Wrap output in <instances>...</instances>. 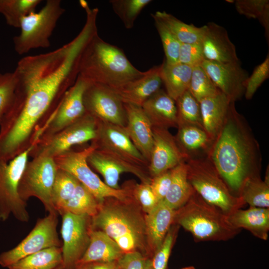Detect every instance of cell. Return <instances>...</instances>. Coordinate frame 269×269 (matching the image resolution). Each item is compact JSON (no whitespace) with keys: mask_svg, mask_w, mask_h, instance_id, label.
Returning <instances> with one entry per match:
<instances>
[{"mask_svg":"<svg viewBox=\"0 0 269 269\" xmlns=\"http://www.w3.org/2000/svg\"><path fill=\"white\" fill-rule=\"evenodd\" d=\"M83 48L72 40L17 62L14 99L0 125V160L8 162L37 141L77 78Z\"/></svg>","mask_w":269,"mask_h":269,"instance_id":"1","label":"cell"},{"mask_svg":"<svg viewBox=\"0 0 269 269\" xmlns=\"http://www.w3.org/2000/svg\"><path fill=\"white\" fill-rule=\"evenodd\" d=\"M207 152V158L236 196L247 178L260 175L259 145L235 102L231 103L225 123Z\"/></svg>","mask_w":269,"mask_h":269,"instance_id":"2","label":"cell"},{"mask_svg":"<svg viewBox=\"0 0 269 269\" xmlns=\"http://www.w3.org/2000/svg\"><path fill=\"white\" fill-rule=\"evenodd\" d=\"M143 213L132 197L126 201L107 198L91 217L92 228L104 232L124 253L139 252L148 258L150 255Z\"/></svg>","mask_w":269,"mask_h":269,"instance_id":"3","label":"cell"},{"mask_svg":"<svg viewBox=\"0 0 269 269\" xmlns=\"http://www.w3.org/2000/svg\"><path fill=\"white\" fill-rule=\"evenodd\" d=\"M143 73L129 61L122 49L95 34L83 50L79 74L89 83L118 88Z\"/></svg>","mask_w":269,"mask_h":269,"instance_id":"4","label":"cell"},{"mask_svg":"<svg viewBox=\"0 0 269 269\" xmlns=\"http://www.w3.org/2000/svg\"><path fill=\"white\" fill-rule=\"evenodd\" d=\"M174 224L190 233L196 242L226 241L242 230L232 226L227 215L196 192L183 206L175 210Z\"/></svg>","mask_w":269,"mask_h":269,"instance_id":"5","label":"cell"},{"mask_svg":"<svg viewBox=\"0 0 269 269\" xmlns=\"http://www.w3.org/2000/svg\"><path fill=\"white\" fill-rule=\"evenodd\" d=\"M185 162L189 182L205 201L219 208L226 215L246 204L240 197L232 193L208 158L189 157Z\"/></svg>","mask_w":269,"mask_h":269,"instance_id":"6","label":"cell"},{"mask_svg":"<svg viewBox=\"0 0 269 269\" xmlns=\"http://www.w3.org/2000/svg\"><path fill=\"white\" fill-rule=\"evenodd\" d=\"M65 11L60 0H47L39 11L24 16L20 22V33L13 38L15 52L23 55L33 49L49 47L50 38Z\"/></svg>","mask_w":269,"mask_h":269,"instance_id":"7","label":"cell"},{"mask_svg":"<svg viewBox=\"0 0 269 269\" xmlns=\"http://www.w3.org/2000/svg\"><path fill=\"white\" fill-rule=\"evenodd\" d=\"M96 147L90 145L80 150L72 148L54 157L57 168L66 171L75 177L87 188L101 203L106 198H115L126 201L131 198V194L125 185L123 188L114 189L106 185L94 172L88 165L87 158Z\"/></svg>","mask_w":269,"mask_h":269,"instance_id":"8","label":"cell"},{"mask_svg":"<svg viewBox=\"0 0 269 269\" xmlns=\"http://www.w3.org/2000/svg\"><path fill=\"white\" fill-rule=\"evenodd\" d=\"M31 147L7 162L0 159V221H5L10 215L23 222L29 219L26 202L20 198L18 187Z\"/></svg>","mask_w":269,"mask_h":269,"instance_id":"9","label":"cell"},{"mask_svg":"<svg viewBox=\"0 0 269 269\" xmlns=\"http://www.w3.org/2000/svg\"><path fill=\"white\" fill-rule=\"evenodd\" d=\"M57 170L53 158L50 157L39 155L28 161L18 185L20 198L26 202L30 197H36L48 213L57 212L52 204V194Z\"/></svg>","mask_w":269,"mask_h":269,"instance_id":"10","label":"cell"},{"mask_svg":"<svg viewBox=\"0 0 269 269\" xmlns=\"http://www.w3.org/2000/svg\"><path fill=\"white\" fill-rule=\"evenodd\" d=\"M97 120L86 113L77 121L50 137L37 140L31 147L29 157L44 155L52 158L73 146L93 140L96 135Z\"/></svg>","mask_w":269,"mask_h":269,"instance_id":"11","label":"cell"},{"mask_svg":"<svg viewBox=\"0 0 269 269\" xmlns=\"http://www.w3.org/2000/svg\"><path fill=\"white\" fill-rule=\"evenodd\" d=\"M91 143L115 158L148 169V162L131 141L125 127L97 120L96 137Z\"/></svg>","mask_w":269,"mask_h":269,"instance_id":"12","label":"cell"},{"mask_svg":"<svg viewBox=\"0 0 269 269\" xmlns=\"http://www.w3.org/2000/svg\"><path fill=\"white\" fill-rule=\"evenodd\" d=\"M58 213H48L39 219L28 235L15 247L0 255V265L7 268L22 258L43 249L61 247L57 226Z\"/></svg>","mask_w":269,"mask_h":269,"instance_id":"13","label":"cell"},{"mask_svg":"<svg viewBox=\"0 0 269 269\" xmlns=\"http://www.w3.org/2000/svg\"><path fill=\"white\" fill-rule=\"evenodd\" d=\"M61 215L62 265L65 269H71L76 267L89 246L92 229L91 217L66 212Z\"/></svg>","mask_w":269,"mask_h":269,"instance_id":"14","label":"cell"},{"mask_svg":"<svg viewBox=\"0 0 269 269\" xmlns=\"http://www.w3.org/2000/svg\"><path fill=\"white\" fill-rule=\"evenodd\" d=\"M83 102L86 112L97 120L126 127L124 103L111 88L89 83L84 94Z\"/></svg>","mask_w":269,"mask_h":269,"instance_id":"15","label":"cell"},{"mask_svg":"<svg viewBox=\"0 0 269 269\" xmlns=\"http://www.w3.org/2000/svg\"><path fill=\"white\" fill-rule=\"evenodd\" d=\"M89 83L78 75L67 91L52 117L37 140L50 137L72 124L85 113L84 92Z\"/></svg>","mask_w":269,"mask_h":269,"instance_id":"16","label":"cell"},{"mask_svg":"<svg viewBox=\"0 0 269 269\" xmlns=\"http://www.w3.org/2000/svg\"><path fill=\"white\" fill-rule=\"evenodd\" d=\"M201 66L218 89L231 102H235L244 95L249 76L240 61L219 63L204 60Z\"/></svg>","mask_w":269,"mask_h":269,"instance_id":"17","label":"cell"},{"mask_svg":"<svg viewBox=\"0 0 269 269\" xmlns=\"http://www.w3.org/2000/svg\"><path fill=\"white\" fill-rule=\"evenodd\" d=\"M153 145L148 170L152 178L185 161L188 155L179 146L167 129L152 127Z\"/></svg>","mask_w":269,"mask_h":269,"instance_id":"18","label":"cell"},{"mask_svg":"<svg viewBox=\"0 0 269 269\" xmlns=\"http://www.w3.org/2000/svg\"><path fill=\"white\" fill-rule=\"evenodd\" d=\"M87 161L90 167L103 176L104 183L114 189L121 188L119 181L124 172L135 175L141 182L150 183L151 179L148 169L122 161L96 149L89 154Z\"/></svg>","mask_w":269,"mask_h":269,"instance_id":"19","label":"cell"},{"mask_svg":"<svg viewBox=\"0 0 269 269\" xmlns=\"http://www.w3.org/2000/svg\"><path fill=\"white\" fill-rule=\"evenodd\" d=\"M201 43L205 60L219 63L239 61L227 30L213 22L203 26Z\"/></svg>","mask_w":269,"mask_h":269,"instance_id":"20","label":"cell"},{"mask_svg":"<svg viewBox=\"0 0 269 269\" xmlns=\"http://www.w3.org/2000/svg\"><path fill=\"white\" fill-rule=\"evenodd\" d=\"M161 67L162 64L153 66L140 76L113 90L124 104L141 107L147 99L160 89Z\"/></svg>","mask_w":269,"mask_h":269,"instance_id":"21","label":"cell"},{"mask_svg":"<svg viewBox=\"0 0 269 269\" xmlns=\"http://www.w3.org/2000/svg\"><path fill=\"white\" fill-rule=\"evenodd\" d=\"M127 118L126 129L136 148L149 162L153 145L152 126L141 107L124 104Z\"/></svg>","mask_w":269,"mask_h":269,"instance_id":"22","label":"cell"},{"mask_svg":"<svg viewBox=\"0 0 269 269\" xmlns=\"http://www.w3.org/2000/svg\"><path fill=\"white\" fill-rule=\"evenodd\" d=\"M141 108L152 127L168 130L177 128V112L175 101L162 89L147 99Z\"/></svg>","mask_w":269,"mask_h":269,"instance_id":"23","label":"cell"},{"mask_svg":"<svg viewBox=\"0 0 269 269\" xmlns=\"http://www.w3.org/2000/svg\"><path fill=\"white\" fill-rule=\"evenodd\" d=\"M175 215V210L171 209L163 200L159 202L150 212L145 214L146 240L150 256L162 244L169 230L174 224Z\"/></svg>","mask_w":269,"mask_h":269,"instance_id":"24","label":"cell"},{"mask_svg":"<svg viewBox=\"0 0 269 269\" xmlns=\"http://www.w3.org/2000/svg\"><path fill=\"white\" fill-rule=\"evenodd\" d=\"M124 254L119 246L104 232L92 229L89 246L75 268L88 264L117 261Z\"/></svg>","mask_w":269,"mask_h":269,"instance_id":"25","label":"cell"},{"mask_svg":"<svg viewBox=\"0 0 269 269\" xmlns=\"http://www.w3.org/2000/svg\"><path fill=\"white\" fill-rule=\"evenodd\" d=\"M234 228L244 229L255 237L266 241L269 231V209L250 206L247 209H237L227 215Z\"/></svg>","mask_w":269,"mask_h":269,"instance_id":"26","label":"cell"},{"mask_svg":"<svg viewBox=\"0 0 269 269\" xmlns=\"http://www.w3.org/2000/svg\"><path fill=\"white\" fill-rule=\"evenodd\" d=\"M231 102L221 92L199 102L203 128L213 141L225 123Z\"/></svg>","mask_w":269,"mask_h":269,"instance_id":"27","label":"cell"},{"mask_svg":"<svg viewBox=\"0 0 269 269\" xmlns=\"http://www.w3.org/2000/svg\"><path fill=\"white\" fill-rule=\"evenodd\" d=\"M195 191L187 178V165L185 161L171 169V181L163 202L174 210L183 206Z\"/></svg>","mask_w":269,"mask_h":269,"instance_id":"28","label":"cell"},{"mask_svg":"<svg viewBox=\"0 0 269 269\" xmlns=\"http://www.w3.org/2000/svg\"><path fill=\"white\" fill-rule=\"evenodd\" d=\"M161 77L167 94L176 101L183 93L188 90L192 67L177 63L161 64Z\"/></svg>","mask_w":269,"mask_h":269,"instance_id":"29","label":"cell"},{"mask_svg":"<svg viewBox=\"0 0 269 269\" xmlns=\"http://www.w3.org/2000/svg\"><path fill=\"white\" fill-rule=\"evenodd\" d=\"M60 247L43 249L27 256L7 267L8 269H55L62 265Z\"/></svg>","mask_w":269,"mask_h":269,"instance_id":"30","label":"cell"},{"mask_svg":"<svg viewBox=\"0 0 269 269\" xmlns=\"http://www.w3.org/2000/svg\"><path fill=\"white\" fill-rule=\"evenodd\" d=\"M175 137L182 151L188 155L191 152L200 150L207 151L213 140L203 128L194 125L179 126Z\"/></svg>","mask_w":269,"mask_h":269,"instance_id":"31","label":"cell"},{"mask_svg":"<svg viewBox=\"0 0 269 269\" xmlns=\"http://www.w3.org/2000/svg\"><path fill=\"white\" fill-rule=\"evenodd\" d=\"M245 204L250 206L268 208L269 207V179L266 174L264 180L260 175L247 178L243 183L239 194Z\"/></svg>","mask_w":269,"mask_h":269,"instance_id":"32","label":"cell"},{"mask_svg":"<svg viewBox=\"0 0 269 269\" xmlns=\"http://www.w3.org/2000/svg\"><path fill=\"white\" fill-rule=\"evenodd\" d=\"M100 203L82 184L79 182L69 200L59 213L69 212L76 215H86L91 217L98 212Z\"/></svg>","mask_w":269,"mask_h":269,"instance_id":"33","label":"cell"},{"mask_svg":"<svg viewBox=\"0 0 269 269\" xmlns=\"http://www.w3.org/2000/svg\"><path fill=\"white\" fill-rule=\"evenodd\" d=\"M154 14L164 23L181 43L201 42L203 26L199 27L192 24H187L164 11H157Z\"/></svg>","mask_w":269,"mask_h":269,"instance_id":"34","label":"cell"},{"mask_svg":"<svg viewBox=\"0 0 269 269\" xmlns=\"http://www.w3.org/2000/svg\"><path fill=\"white\" fill-rule=\"evenodd\" d=\"M41 2V0H0V13L8 25L19 28L22 19L35 11Z\"/></svg>","mask_w":269,"mask_h":269,"instance_id":"35","label":"cell"},{"mask_svg":"<svg viewBox=\"0 0 269 269\" xmlns=\"http://www.w3.org/2000/svg\"><path fill=\"white\" fill-rule=\"evenodd\" d=\"M79 182L70 173L58 168L52 194V204L58 214L71 197Z\"/></svg>","mask_w":269,"mask_h":269,"instance_id":"36","label":"cell"},{"mask_svg":"<svg viewBox=\"0 0 269 269\" xmlns=\"http://www.w3.org/2000/svg\"><path fill=\"white\" fill-rule=\"evenodd\" d=\"M175 103L177 112L178 127L190 125L203 128L199 102L189 90L178 98Z\"/></svg>","mask_w":269,"mask_h":269,"instance_id":"37","label":"cell"},{"mask_svg":"<svg viewBox=\"0 0 269 269\" xmlns=\"http://www.w3.org/2000/svg\"><path fill=\"white\" fill-rule=\"evenodd\" d=\"M237 11L248 18L257 19L269 34V1L267 0H238L235 1Z\"/></svg>","mask_w":269,"mask_h":269,"instance_id":"38","label":"cell"},{"mask_svg":"<svg viewBox=\"0 0 269 269\" xmlns=\"http://www.w3.org/2000/svg\"><path fill=\"white\" fill-rule=\"evenodd\" d=\"M188 90L199 102L220 92L201 65L192 67Z\"/></svg>","mask_w":269,"mask_h":269,"instance_id":"39","label":"cell"},{"mask_svg":"<svg viewBox=\"0 0 269 269\" xmlns=\"http://www.w3.org/2000/svg\"><path fill=\"white\" fill-rule=\"evenodd\" d=\"M151 1V0H111L110 3L125 27L131 29L141 10Z\"/></svg>","mask_w":269,"mask_h":269,"instance_id":"40","label":"cell"},{"mask_svg":"<svg viewBox=\"0 0 269 269\" xmlns=\"http://www.w3.org/2000/svg\"><path fill=\"white\" fill-rule=\"evenodd\" d=\"M179 228L177 224L171 226L160 247L150 257L146 258L145 269H166Z\"/></svg>","mask_w":269,"mask_h":269,"instance_id":"41","label":"cell"},{"mask_svg":"<svg viewBox=\"0 0 269 269\" xmlns=\"http://www.w3.org/2000/svg\"><path fill=\"white\" fill-rule=\"evenodd\" d=\"M151 16L161 40L165 55V62L170 65L178 63L179 52L181 43L158 17L154 14H151Z\"/></svg>","mask_w":269,"mask_h":269,"instance_id":"42","label":"cell"},{"mask_svg":"<svg viewBox=\"0 0 269 269\" xmlns=\"http://www.w3.org/2000/svg\"><path fill=\"white\" fill-rule=\"evenodd\" d=\"M132 198L140 207L143 213L150 212L158 203L150 186V183L128 182L125 185Z\"/></svg>","mask_w":269,"mask_h":269,"instance_id":"43","label":"cell"},{"mask_svg":"<svg viewBox=\"0 0 269 269\" xmlns=\"http://www.w3.org/2000/svg\"><path fill=\"white\" fill-rule=\"evenodd\" d=\"M16 86L13 72L0 73V125L12 104Z\"/></svg>","mask_w":269,"mask_h":269,"instance_id":"44","label":"cell"},{"mask_svg":"<svg viewBox=\"0 0 269 269\" xmlns=\"http://www.w3.org/2000/svg\"><path fill=\"white\" fill-rule=\"evenodd\" d=\"M269 77V56L268 54L265 60L255 68L247 80L244 94L246 99H252L259 87Z\"/></svg>","mask_w":269,"mask_h":269,"instance_id":"45","label":"cell"},{"mask_svg":"<svg viewBox=\"0 0 269 269\" xmlns=\"http://www.w3.org/2000/svg\"><path fill=\"white\" fill-rule=\"evenodd\" d=\"M204 60L201 42L181 44L178 63L193 67L201 65Z\"/></svg>","mask_w":269,"mask_h":269,"instance_id":"46","label":"cell"},{"mask_svg":"<svg viewBox=\"0 0 269 269\" xmlns=\"http://www.w3.org/2000/svg\"><path fill=\"white\" fill-rule=\"evenodd\" d=\"M171 181V169L151 178L150 186L157 201H162L169 190Z\"/></svg>","mask_w":269,"mask_h":269,"instance_id":"47","label":"cell"},{"mask_svg":"<svg viewBox=\"0 0 269 269\" xmlns=\"http://www.w3.org/2000/svg\"><path fill=\"white\" fill-rule=\"evenodd\" d=\"M146 257L139 252L124 253L118 260L121 269H145Z\"/></svg>","mask_w":269,"mask_h":269,"instance_id":"48","label":"cell"},{"mask_svg":"<svg viewBox=\"0 0 269 269\" xmlns=\"http://www.w3.org/2000/svg\"><path fill=\"white\" fill-rule=\"evenodd\" d=\"M91 269H121L117 261L92 263Z\"/></svg>","mask_w":269,"mask_h":269,"instance_id":"49","label":"cell"},{"mask_svg":"<svg viewBox=\"0 0 269 269\" xmlns=\"http://www.w3.org/2000/svg\"><path fill=\"white\" fill-rule=\"evenodd\" d=\"M92 264V263L77 266V267H76V269H91Z\"/></svg>","mask_w":269,"mask_h":269,"instance_id":"50","label":"cell"},{"mask_svg":"<svg viewBox=\"0 0 269 269\" xmlns=\"http://www.w3.org/2000/svg\"><path fill=\"white\" fill-rule=\"evenodd\" d=\"M79 3L82 7H83L85 10L89 7L87 2L84 0H81L79 1Z\"/></svg>","mask_w":269,"mask_h":269,"instance_id":"51","label":"cell"},{"mask_svg":"<svg viewBox=\"0 0 269 269\" xmlns=\"http://www.w3.org/2000/svg\"><path fill=\"white\" fill-rule=\"evenodd\" d=\"M181 269H196V268L193 266H189V267L183 268Z\"/></svg>","mask_w":269,"mask_h":269,"instance_id":"52","label":"cell"},{"mask_svg":"<svg viewBox=\"0 0 269 269\" xmlns=\"http://www.w3.org/2000/svg\"><path fill=\"white\" fill-rule=\"evenodd\" d=\"M55 269H65L63 267V265H61Z\"/></svg>","mask_w":269,"mask_h":269,"instance_id":"53","label":"cell"},{"mask_svg":"<svg viewBox=\"0 0 269 269\" xmlns=\"http://www.w3.org/2000/svg\"><path fill=\"white\" fill-rule=\"evenodd\" d=\"M97 8V9H98L97 8ZM93 9H94V8H93ZM91 9H90V10H91ZM98 10H99V9H98ZM89 11V10H88V11ZM88 11H87V12H88Z\"/></svg>","mask_w":269,"mask_h":269,"instance_id":"54","label":"cell"}]
</instances>
